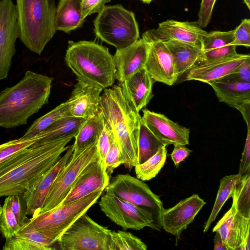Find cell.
I'll return each instance as SVG.
<instances>
[{
    "label": "cell",
    "instance_id": "6da1fadb",
    "mask_svg": "<svg viewBox=\"0 0 250 250\" xmlns=\"http://www.w3.org/2000/svg\"><path fill=\"white\" fill-rule=\"evenodd\" d=\"M38 141L0 164V197L23 194L59 160L73 139Z\"/></svg>",
    "mask_w": 250,
    "mask_h": 250
},
{
    "label": "cell",
    "instance_id": "7a4b0ae2",
    "mask_svg": "<svg viewBox=\"0 0 250 250\" xmlns=\"http://www.w3.org/2000/svg\"><path fill=\"white\" fill-rule=\"evenodd\" d=\"M53 78L30 70L15 85L0 92V127L26 125L48 103Z\"/></svg>",
    "mask_w": 250,
    "mask_h": 250
},
{
    "label": "cell",
    "instance_id": "3957f363",
    "mask_svg": "<svg viewBox=\"0 0 250 250\" xmlns=\"http://www.w3.org/2000/svg\"><path fill=\"white\" fill-rule=\"evenodd\" d=\"M64 60L77 80L103 90L115 80L113 56L108 48L94 42L69 41Z\"/></svg>",
    "mask_w": 250,
    "mask_h": 250
},
{
    "label": "cell",
    "instance_id": "277c9868",
    "mask_svg": "<svg viewBox=\"0 0 250 250\" xmlns=\"http://www.w3.org/2000/svg\"><path fill=\"white\" fill-rule=\"evenodd\" d=\"M19 38L31 51L41 55L56 33L55 0H16Z\"/></svg>",
    "mask_w": 250,
    "mask_h": 250
},
{
    "label": "cell",
    "instance_id": "5b68a950",
    "mask_svg": "<svg viewBox=\"0 0 250 250\" xmlns=\"http://www.w3.org/2000/svg\"><path fill=\"white\" fill-rule=\"evenodd\" d=\"M103 191L96 190L75 201L32 216L17 233L37 231L56 243L66 230L97 202Z\"/></svg>",
    "mask_w": 250,
    "mask_h": 250
},
{
    "label": "cell",
    "instance_id": "8992f818",
    "mask_svg": "<svg viewBox=\"0 0 250 250\" xmlns=\"http://www.w3.org/2000/svg\"><path fill=\"white\" fill-rule=\"evenodd\" d=\"M93 23L97 37L116 49L126 47L139 39L134 13L121 4L105 5Z\"/></svg>",
    "mask_w": 250,
    "mask_h": 250
},
{
    "label": "cell",
    "instance_id": "52a82bcc",
    "mask_svg": "<svg viewBox=\"0 0 250 250\" xmlns=\"http://www.w3.org/2000/svg\"><path fill=\"white\" fill-rule=\"evenodd\" d=\"M105 190L106 193L116 196L149 212L152 216L153 229L161 231L163 204L159 196L143 181L129 174H120L112 178Z\"/></svg>",
    "mask_w": 250,
    "mask_h": 250
},
{
    "label": "cell",
    "instance_id": "ba28073f",
    "mask_svg": "<svg viewBox=\"0 0 250 250\" xmlns=\"http://www.w3.org/2000/svg\"><path fill=\"white\" fill-rule=\"evenodd\" d=\"M111 230L84 214L56 242L62 250H109Z\"/></svg>",
    "mask_w": 250,
    "mask_h": 250
},
{
    "label": "cell",
    "instance_id": "9c48e42d",
    "mask_svg": "<svg viewBox=\"0 0 250 250\" xmlns=\"http://www.w3.org/2000/svg\"><path fill=\"white\" fill-rule=\"evenodd\" d=\"M97 142L80 152H73L69 161L53 182L40 213L59 206L82 170L99 157Z\"/></svg>",
    "mask_w": 250,
    "mask_h": 250
},
{
    "label": "cell",
    "instance_id": "30bf717a",
    "mask_svg": "<svg viewBox=\"0 0 250 250\" xmlns=\"http://www.w3.org/2000/svg\"><path fill=\"white\" fill-rule=\"evenodd\" d=\"M99 206L108 218L124 230H138L146 227L153 229L152 216L149 212L116 196L105 193L100 199Z\"/></svg>",
    "mask_w": 250,
    "mask_h": 250
},
{
    "label": "cell",
    "instance_id": "8fae6325",
    "mask_svg": "<svg viewBox=\"0 0 250 250\" xmlns=\"http://www.w3.org/2000/svg\"><path fill=\"white\" fill-rule=\"evenodd\" d=\"M19 36L15 4L12 0H0V81L8 76Z\"/></svg>",
    "mask_w": 250,
    "mask_h": 250
},
{
    "label": "cell",
    "instance_id": "7c38bea8",
    "mask_svg": "<svg viewBox=\"0 0 250 250\" xmlns=\"http://www.w3.org/2000/svg\"><path fill=\"white\" fill-rule=\"evenodd\" d=\"M142 38L149 44L145 68L154 81L171 86L177 80L172 56L165 43L151 29L144 32Z\"/></svg>",
    "mask_w": 250,
    "mask_h": 250
},
{
    "label": "cell",
    "instance_id": "4fadbf2b",
    "mask_svg": "<svg viewBox=\"0 0 250 250\" xmlns=\"http://www.w3.org/2000/svg\"><path fill=\"white\" fill-rule=\"evenodd\" d=\"M206 204L198 194H194L172 207L164 208L161 214L162 228L179 239Z\"/></svg>",
    "mask_w": 250,
    "mask_h": 250
},
{
    "label": "cell",
    "instance_id": "5bb4252c",
    "mask_svg": "<svg viewBox=\"0 0 250 250\" xmlns=\"http://www.w3.org/2000/svg\"><path fill=\"white\" fill-rule=\"evenodd\" d=\"M109 179L104 163L99 156L82 170L60 205L73 202L98 190L104 191Z\"/></svg>",
    "mask_w": 250,
    "mask_h": 250
},
{
    "label": "cell",
    "instance_id": "9a60e30c",
    "mask_svg": "<svg viewBox=\"0 0 250 250\" xmlns=\"http://www.w3.org/2000/svg\"><path fill=\"white\" fill-rule=\"evenodd\" d=\"M142 118L151 132L165 146L189 145L190 129L165 115L144 109Z\"/></svg>",
    "mask_w": 250,
    "mask_h": 250
},
{
    "label": "cell",
    "instance_id": "2e32d148",
    "mask_svg": "<svg viewBox=\"0 0 250 250\" xmlns=\"http://www.w3.org/2000/svg\"><path fill=\"white\" fill-rule=\"evenodd\" d=\"M142 116L134 111L113 128L121 152L122 164L131 169L138 164V142Z\"/></svg>",
    "mask_w": 250,
    "mask_h": 250
},
{
    "label": "cell",
    "instance_id": "e0dca14e",
    "mask_svg": "<svg viewBox=\"0 0 250 250\" xmlns=\"http://www.w3.org/2000/svg\"><path fill=\"white\" fill-rule=\"evenodd\" d=\"M149 44L143 38L122 49H116L113 56L115 79L121 83L145 67Z\"/></svg>",
    "mask_w": 250,
    "mask_h": 250
},
{
    "label": "cell",
    "instance_id": "ac0fdd59",
    "mask_svg": "<svg viewBox=\"0 0 250 250\" xmlns=\"http://www.w3.org/2000/svg\"><path fill=\"white\" fill-rule=\"evenodd\" d=\"M73 152L72 145L69 146L64 154L32 188L22 194L26 204L28 215L34 216L40 213L53 182L69 161Z\"/></svg>",
    "mask_w": 250,
    "mask_h": 250
},
{
    "label": "cell",
    "instance_id": "d6986e66",
    "mask_svg": "<svg viewBox=\"0 0 250 250\" xmlns=\"http://www.w3.org/2000/svg\"><path fill=\"white\" fill-rule=\"evenodd\" d=\"M103 89L78 81L67 101L71 115L87 119L100 112L101 93Z\"/></svg>",
    "mask_w": 250,
    "mask_h": 250
},
{
    "label": "cell",
    "instance_id": "ffe728a7",
    "mask_svg": "<svg viewBox=\"0 0 250 250\" xmlns=\"http://www.w3.org/2000/svg\"><path fill=\"white\" fill-rule=\"evenodd\" d=\"M154 83L145 67L121 83L122 93L133 111L139 113L149 103Z\"/></svg>",
    "mask_w": 250,
    "mask_h": 250
},
{
    "label": "cell",
    "instance_id": "44dd1931",
    "mask_svg": "<svg viewBox=\"0 0 250 250\" xmlns=\"http://www.w3.org/2000/svg\"><path fill=\"white\" fill-rule=\"evenodd\" d=\"M250 59L249 54H238L233 57L196 65L187 71L185 80L206 83L216 81L231 73L241 63Z\"/></svg>",
    "mask_w": 250,
    "mask_h": 250
},
{
    "label": "cell",
    "instance_id": "7402d4cb",
    "mask_svg": "<svg viewBox=\"0 0 250 250\" xmlns=\"http://www.w3.org/2000/svg\"><path fill=\"white\" fill-rule=\"evenodd\" d=\"M100 109L104 123L113 129L134 111L125 99L121 86L117 85L104 89L100 97Z\"/></svg>",
    "mask_w": 250,
    "mask_h": 250
},
{
    "label": "cell",
    "instance_id": "603a6c76",
    "mask_svg": "<svg viewBox=\"0 0 250 250\" xmlns=\"http://www.w3.org/2000/svg\"><path fill=\"white\" fill-rule=\"evenodd\" d=\"M152 30L158 39L163 42L177 40L200 45L201 37L207 32L197 24L173 20L163 21Z\"/></svg>",
    "mask_w": 250,
    "mask_h": 250
},
{
    "label": "cell",
    "instance_id": "cb8c5ba5",
    "mask_svg": "<svg viewBox=\"0 0 250 250\" xmlns=\"http://www.w3.org/2000/svg\"><path fill=\"white\" fill-rule=\"evenodd\" d=\"M207 83L212 87L219 102L239 111L250 105V83L212 81Z\"/></svg>",
    "mask_w": 250,
    "mask_h": 250
},
{
    "label": "cell",
    "instance_id": "d4e9b609",
    "mask_svg": "<svg viewBox=\"0 0 250 250\" xmlns=\"http://www.w3.org/2000/svg\"><path fill=\"white\" fill-rule=\"evenodd\" d=\"M164 42L172 56L178 78L196 65L202 53L200 45L177 40H169Z\"/></svg>",
    "mask_w": 250,
    "mask_h": 250
},
{
    "label": "cell",
    "instance_id": "484cf974",
    "mask_svg": "<svg viewBox=\"0 0 250 250\" xmlns=\"http://www.w3.org/2000/svg\"><path fill=\"white\" fill-rule=\"evenodd\" d=\"M82 0H59L56 7L55 28L70 33L81 28L84 20L82 15Z\"/></svg>",
    "mask_w": 250,
    "mask_h": 250
},
{
    "label": "cell",
    "instance_id": "4316f807",
    "mask_svg": "<svg viewBox=\"0 0 250 250\" xmlns=\"http://www.w3.org/2000/svg\"><path fill=\"white\" fill-rule=\"evenodd\" d=\"M244 218L231 206L213 228L212 231L219 233L228 250H236L238 248Z\"/></svg>",
    "mask_w": 250,
    "mask_h": 250
},
{
    "label": "cell",
    "instance_id": "83f0119b",
    "mask_svg": "<svg viewBox=\"0 0 250 250\" xmlns=\"http://www.w3.org/2000/svg\"><path fill=\"white\" fill-rule=\"evenodd\" d=\"M55 243L37 231L16 233L5 239L3 250H51Z\"/></svg>",
    "mask_w": 250,
    "mask_h": 250
},
{
    "label": "cell",
    "instance_id": "f1b7e54d",
    "mask_svg": "<svg viewBox=\"0 0 250 250\" xmlns=\"http://www.w3.org/2000/svg\"><path fill=\"white\" fill-rule=\"evenodd\" d=\"M104 126V120L101 111L87 119L75 137L73 151L80 152L97 142Z\"/></svg>",
    "mask_w": 250,
    "mask_h": 250
},
{
    "label": "cell",
    "instance_id": "f546056e",
    "mask_svg": "<svg viewBox=\"0 0 250 250\" xmlns=\"http://www.w3.org/2000/svg\"><path fill=\"white\" fill-rule=\"evenodd\" d=\"M87 119L66 117L57 121L41 133L42 138L39 141H48L72 137L75 138Z\"/></svg>",
    "mask_w": 250,
    "mask_h": 250
},
{
    "label": "cell",
    "instance_id": "4dcf8cb0",
    "mask_svg": "<svg viewBox=\"0 0 250 250\" xmlns=\"http://www.w3.org/2000/svg\"><path fill=\"white\" fill-rule=\"evenodd\" d=\"M241 177L237 173L226 175L220 180L216 199L210 215L204 225L203 232H207L224 204L231 197L232 189Z\"/></svg>",
    "mask_w": 250,
    "mask_h": 250
},
{
    "label": "cell",
    "instance_id": "1f68e13d",
    "mask_svg": "<svg viewBox=\"0 0 250 250\" xmlns=\"http://www.w3.org/2000/svg\"><path fill=\"white\" fill-rule=\"evenodd\" d=\"M232 206L241 216L250 218V173L241 176L234 187Z\"/></svg>",
    "mask_w": 250,
    "mask_h": 250
},
{
    "label": "cell",
    "instance_id": "d6a6232c",
    "mask_svg": "<svg viewBox=\"0 0 250 250\" xmlns=\"http://www.w3.org/2000/svg\"><path fill=\"white\" fill-rule=\"evenodd\" d=\"M164 146L148 129L141 117L138 142L137 165L144 163Z\"/></svg>",
    "mask_w": 250,
    "mask_h": 250
},
{
    "label": "cell",
    "instance_id": "836d02e7",
    "mask_svg": "<svg viewBox=\"0 0 250 250\" xmlns=\"http://www.w3.org/2000/svg\"><path fill=\"white\" fill-rule=\"evenodd\" d=\"M70 116L72 115L70 113L68 104L66 101L36 119L22 137L29 138L35 136L57 121Z\"/></svg>",
    "mask_w": 250,
    "mask_h": 250
},
{
    "label": "cell",
    "instance_id": "e575fe53",
    "mask_svg": "<svg viewBox=\"0 0 250 250\" xmlns=\"http://www.w3.org/2000/svg\"><path fill=\"white\" fill-rule=\"evenodd\" d=\"M167 155L166 146H163L155 154L141 164L135 167L137 178L149 181L155 177L165 164Z\"/></svg>",
    "mask_w": 250,
    "mask_h": 250
},
{
    "label": "cell",
    "instance_id": "d590c367",
    "mask_svg": "<svg viewBox=\"0 0 250 250\" xmlns=\"http://www.w3.org/2000/svg\"><path fill=\"white\" fill-rule=\"evenodd\" d=\"M147 245L132 233L111 231L109 250H146Z\"/></svg>",
    "mask_w": 250,
    "mask_h": 250
},
{
    "label": "cell",
    "instance_id": "8d00e7d4",
    "mask_svg": "<svg viewBox=\"0 0 250 250\" xmlns=\"http://www.w3.org/2000/svg\"><path fill=\"white\" fill-rule=\"evenodd\" d=\"M42 138L41 133L36 136L14 139L0 145V164L5 161L15 154L31 146Z\"/></svg>",
    "mask_w": 250,
    "mask_h": 250
},
{
    "label": "cell",
    "instance_id": "74e56055",
    "mask_svg": "<svg viewBox=\"0 0 250 250\" xmlns=\"http://www.w3.org/2000/svg\"><path fill=\"white\" fill-rule=\"evenodd\" d=\"M234 40V30L228 31L207 32L200 39L202 51L230 44Z\"/></svg>",
    "mask_w": 250,
    "mask_h": 250
},
{
    "label": "cell",
    "instance_id": "f35d334b",
    "mask_svg": "<svg viewBox=\"0 0 250 250\" xmlns=\"http://www.w3.org/2000/svg\"><path fill=\"white\" fill-rule=\"evenodd\" d=\"M21 226L10 208L8 198H5L0 216V232L5 239L14 236Z\"/></svg>",
    "mask_w": 250,
    "mask_h": 250
},
{
    "label": "cell",
    "instance_id": "ab89813d",
    "mask_svg": "<svg viewBox=\"0 0 250 250\" xmlns=\"http://www.w3.org/2000/svg\"><path fill=\"white\" fill-rule=\"evenodd\" d=\"M235 45L229 44L221 47L202 51L196 65L236 56L237 53Z\"/></svg>",
    "mask_w": 250,
    "mask_h": 250
},
{
    "label": "cell",
    "instance_id": "60d3db41",
    "mask_svg": "<svg viewBox=\"0 0 250 250\" xmlns=\"http://www.w3.org/2000/svg\"><path fill=\"white\" fill-rule=\"evenodd\" d=\"M216 81L224 83H250V59L243 62L231 73Z\"/></svg>",
    "mask_w": 250,
    "mask_h": 250
},
{
    "label": "cell",
    "instance_id": "b9f144b4",
    "mask_svg": "<svg viewBox=\"0 0 250 250\" xmlns=\"http://www.w3.org/2000/svg\"><path fill=\"white\" fill-rule=\"evenodd\" d=\"M7 197L12 212L21 227L29 219L26 204L23 194H13Z\"/></svg>",
    "mask_w": 250,
    "mask_h": 250
},
{
    "label": "cell",
    "instance_id": "7bdbcfd3",
    "mask_svg": "<svg viewBox=\"0 0 250 250\" xmlns=\"http://www.w3.org/2000/svg\"><path fill=\"white\" fill-rule=\"evenodd\" d=\"M116 139L113 129L104 123V128L97 143L99 157L104 163L111 146Z\"/></svg>",
    "mask_w": 250,
    "mask_h": 250
},
{
    "label": "cell",
    "instance_id": "ee69618b",
    "mask_svg": "<svg viewBox=\"0 0 250 250\" xmlns=\"http://www.w3.org/2000/svg\"><path fill=\"white\" fill-rule=\"evenodd\" d=\"M121 164V150L116 139L111 146L104 160L105 169L109 177L114 169Z\"/></svg>",
    "mask_w": 250,
    "mask_h": 250
},
{
    "label": "cell",
    "instance_id": "f6af8a7d",
    "mask_svg": "<svg viewBox=\"0 0 250 250\" xmlns=\"http://www.w3.org/2000/svg\"><path fill=\"white\" fill-rule=\"evenodd\" d=\"M234 40L230 44L250 46V20L245 19L234 30Z\"/></svg>",
    "mask_w": 250,
    "mask_h": 250
},
{
    "label": "cell",
    "instance_id": "bcb514c9",
    "mask_svg": "<svg viewBox=\"0 0 250 250\" xmlns=\"http://www.w3.org/2000/svg\"><path fill=\"white\" fill-rule=\"evenodd\" d=\"M216 0H202L196 24L202 28L209 24Z\"/></svg>",
    "mask_w": 250,
    "mask_h": 250
},
{
    "label": "cell",
    "instance_id": "7dc6e473",
    "mask_svg": "<svg viewBox=\"0 0 250 250\" xmlns=\"http://www.w3.org/2000/svg\"><path fill=\"white\" fill-rule=\"evenodd\" d=\"M248 173H250V125H247V135L238 174L242 176Z\"/></svg>",
    "mask_w": 250,
    "mask_h": 250
},
{
    "label": "cell",
    "instance_id": "c3c4849f",
    "mask_svg": "<svg viewBox=\"0 0 250 250\" xmlns=\"http://www.w3.org/2000/svg\"><path fill=\"white\" fill-rule=\"evenodd\" d=\"M111 0H82V15L84 19L92 14L100 12Z\"/></svg>",
    "mask_w": 250,
    "mask_h": 250
},
{
    "label": "cell",
    "instance_id": "681fc988",
    "mask_svg": "<svg viewBox=\"0 0 250 250\" xmlns=\"http://www.w3.org/2000/svg\"><path fill=\"white\" fill-rule=\"evenodd\" d=\"M250 218L245 217L240 234V243L236 250H250Z\"/></svg>",
    "mask_w": 250,
    "mask_h": 250
},
{
    "label": "cell",
    "instance_id": "f907efd6",
    "mask_svg": "<svg viewBox=\"0 0 250 250\" xmlns=\"http://www.w3.org/2000/svg\"><path fill=\"white\" fill-rule=\"evenodd\" d=\"M192 150L186 147L185 146L176 145L174 146L173 151L170 157L176 168L179 166L180 163L188 158Z\"/></svg>",
    "mask_w": 250,
    "mask_h": 250
},
{
    "label": "cell",
    "instance_id": "816d5d0a",
    "mask_svg": "<svg viewBox=\"0 0 250 250\" xmlns=\"http://www.w3.org/2000/svg\"><path fill=\"white\" fill-rule=\"evenodd\" d=\"M215 232L213 250H228L219 233L217 232Z\"/></svg>",
    "mask_w": 250,
    "mask_h": 250
},
{
    "label": "cell",
    "instance_id": "f5cc1de1",
    "mask_svg": "<svg viewBox=\"0 0 250 250\" xmlns=\"http://www.w3.org/2000/svg\"><path fill=\"white\" fill-rule=\"evenodd\" d=\"M244 3L246 4L248 8L250 9V0H243Z\"/></svg>",
    "mask_w": 250,
    "mask_h": 250
},
{
    "label": "cell",
    "instance_id": "db71d44e",
    "mask_svg": "<svg viewBox=\"0 0 250 250\" xmlns=\"http://www.w3.org/2000/svg\"><path fill=\"white\" fill-rule=\"evenodd\" d=\"M142 1L144 3L149 4L150 3L152 0H140Z\"/></svg>",
    "mask_w": 250,
    "mask_h": 250
},
{
    "label": "cell",
    "instance_id": "11a10c76",
    "mask_svg": "<svg viewBox=\"0 0 250 250\" xmlns=\"http://www.w3.org/2000/svg\"><path fill=\"white\" fill-rule=\"evenodd\" d=\"M2 211V207L0 205V216Z\"/></svg>",
    "mask_w": 250,
    "mask_h": 250
}]
</instances>
